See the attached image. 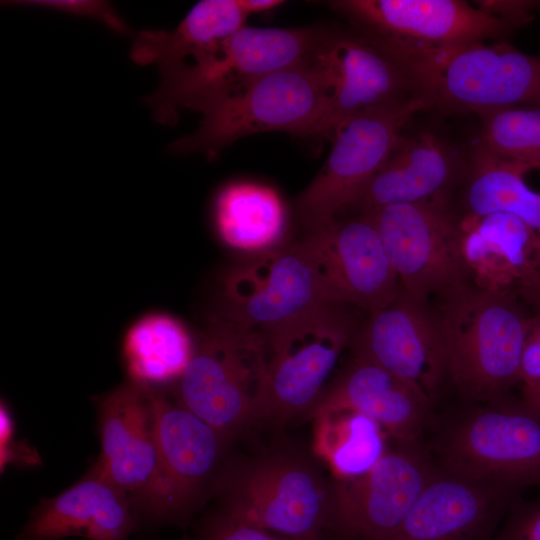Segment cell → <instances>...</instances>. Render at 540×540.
Masks as SVG:
<instances>
[{
	"mask_svg": "<svg viewBox=\"0 0 540 540\" xmlns=\"http://www.w3.org/2000/svg\"><path fill=\"white\" fill-rule=\"evenodd\" d=\"M363 37L397 64L411 94L426 109L484 116L510 107L540 106V56L508 43L437 45Z\"/></svg>",
	"mask_w": 540,
	"mask_h": 540,
	"instance_id": "cell-1",
	"label": "cell"
},
{
	"mask_svg": "<svg viewBox=\"0 0 540 540\" xmlns=\"http://www.w3.org/2000/svg\"><path fill=\"white\" fill-rule=\"evenodd\" d=\"M333 29L244 26L214 52L160 72L147 98L157 121L172 124L182 110L201 112L268 73L313 60Z\"/></svg>",
	"mask_w": 540,
	"mask_h": 540,
	"instance_id": "cell-2",
	"label": "cell"
},
{
	"mask_svg": "<svg viewBox=\"0 0 540 540\" xmlns=\"http://www.w3.org/2000/svg\"><path fill=\"white\" fill-rule=\"evenodd\" d=\"M214 487L220 512L279 536L322 540L332 528L333 484L293 450L276 449L235 460Z\"/></svg>",
	"mask_w": 540,
	"mask_h": 540,
	"instance_id": "cell-3",
	"label": "cell"
},
{
	"mask_svg": "<svg viewBox=\"0 0 540 540\" xmlns=\"http://www.w3.org/2000/svg\"><path fill=\"white\" fill-rule=\"evenodd\" d=\"M268 358L262 331L214 318L195 343L176 385V400L228 442L261 422L268 395Z\"/></svg>",
	"mask_w": 540,
	"mask_h": 540,
	"instance_id": "cell-4",
	"label": "cell"
},
{
	"mask_svg": "<svg viewBox=\"0 0 540 540\" xmlns=\"http://www.w3.org/2000/svg\"><path fill=\"white\" fill-rule=\"evenodd\" d=\"M530 319L509 294L464 285L444 297L437 321L447 375L465 396L494 401L519 382Z\"/></svg>",
	"mask_w": 540,
	"mask_h": 540,
	"instance_id": "cell-5",
	"label": "cell"
},
{
	"mask_svg": "<svg viewBox=\"0 0 540 540\" xmlns=\"http://www.w3.org/2000/svg\"><path fill=\"white\" fill-rule=\"evenodd\" d=\"M318 55L261 76L206 107L198 128L170 149L213 159L236 140L256 133L315 136L327 100V79Z\"/></svg>",
	"mask_w": 540,
	"mask_h": 540,
	"instance_id": "cell-6",
	"label": "cell"
},
{
	"mask_svg": "<svg viewBox=\"0 0 540 540\" xmlns=\"http://www.w3.org/2000/svg\"><path fill=\"white\" fill-rule=\"evenodd\" d=\"M262 332L269 383L261 422L283 427L310 414L356 330L340 305L327 303Z\"/></svg>",
	"mask_w": 540,
	"mask_h": 540,
	"instance_id": "cell-7",
	"label": "cell"
},
{
	"mask_svg": "<svg viewBox=\"0 0 540 540\" xmlns=\"http://www.w3.org/2000/svg\"><path fill=\"white\" fill-rule=\"evenodd\" d=\"M500 399L445 432L436 447L439 466L514 492L540 486V416L523 401Z\"/></svg>",
	"mask_w": 540,
	"mask_h": 540,
	"instance_id": "cell-8",
	"label": "cell"
},
{
	"mask_svg": "<svg viewBox=\"0 0 540 540\" xmlns=\"http://www.w3.org/2000/svg\"><path fill=\"white\" fill-rule=\"evenodd\" d=\"M424 109L425 104L411 95L363 111L339 125L324 166L296 202L310 230L354 205L399 144L406 124Z\"/></svg>",
	"mask_w": 540,
	"mask_h": 540,
	"instance_id": "cell-9",
	"label": "cell"
},
{
	"mask_svg": "<svg viewBox=\"0 0 540 540\" xmlns=\"http://www.w3.org/2000/svg\"><path fill=\"white\" fill-rule=\"evenodd\" d=\"M365 213L379 233L402 293L411 300L424 305L432 294L445 297L467 285L460 223L443 198Z\"/></svg>",
	"mask_w": 540,
	"mask_h": 540,
	"instance_id": "cell-10",
	"label": "cell"
},
{
	"mask_svg": "<svg viewBox=\"0 0 540 540\" xmlns=\"http://www.w3.org/2000/svg\"><path fill=\"white\" fill-rule=\"evenodd\" d=\"M98 432L101 450L91 470L124 491L136 512L170 519L149 388L130 381L100 398Z\"/></svg>",
	"mask_w": 540,
	"mask_h": 540,
	"instance_id": "cell-11",
	"label": "cell"
},
{
	"mask_svg": "<svg viewBox=\"0 0 540 540\" xmlns=\"http://www.w3.org/2000/svg\"><path fill=\"white\" fill-rule=\"evenodd\" d=\"M327 303L373 313L400 293L398 277L370 216L334 219L302 241Z\"/></svg>",
	"mask_w": 540,
	"mask_h": 540,
	"instance_id": "cell-12",
	"label": "cell"
},
{
	"mask_svg": "<svg viewBox=\"0 0 540 540\" xmlns=\"http://www.w3.org/2000/svg\"><path fill=\"white\" fill-rule=\"evenodd\" d=\"M401 443L366 473L333 484L332 530L345 540H386L400 526L437 465L417 445Z\"/></svg>",
	"mask_w": 540,
	"mask_h": 540,
	"instance_id": "cell-13",
	"label": "cell"
},
{
	"mask_svg": "<svg viewBox=\"0 0 540 540\" xmlns=\"http://www.w3.org/2000/svg\"><path fill=\"white\" fill-rule=\"evenodd\" d=\"M221 300V317L260 331L327 304L302 242L265 251L232 269Z\"/></svg>",
	"mask_w": 540,
	"mask_h": 540,
	"instance_id": "cell-14",
	"label": "cell"
},
{
	"mask_svg": "<svg viewBox=\"0 0 540 540\" xmlns=\"http://www.w3.org/2000/svg\"><path fill=\"white\" fill-rule=\"evenodd\" d=\"M329 4L363 36L437 45L504 38L521 26L459 0H337Z\"/></svg>",
	"mask_w": 540,
	"mask_h": 540,
	"instance_id": "cell-15",
	"label": "cell"
},
{
	"mask_svg": "<svg viewBox=\"0 0 540 540\" xmlns=\"http://www.w3.org/2000/svg\"><path fill=\"white\" fill-rule=\"evenodd\" d=\"M355 358L375 363L419 387L431 400L447 375V358L438 321L402 291L370 313L356 331Z\"/></svg>",
	"mask_w": 540,
	"mask_h": 540,
	"instance_id": "cell-16",
	"label": "cell"
},
{
	"mask_svg": "<svg viewBox=\"0 0 540 540\" xmlns=\"http://www.w3.org/2000/svg\"><path fill=\"white\" fill-rule=\"evenodd\" d=\"M318 56L327 100L315 137L331 140L349 118L412 95L397 64L359 33L333 29Z\"/></svg>",
	"mask_w": 540,
	"mask_h": 540,
	"instance_id": "cell-17",
	"label": "cell"
},
{
	"mask_svg": "<svg viewBox=\"0 0 540 540\" xmlns=\"http://www.w3.org/2000/svg\"><path fill=\"white\" fill-rule=\"evenodd\" d=\"M513 494L437 465L400 526L386 540H492Z\"/></svg>",
	"mask_w": 540,
	"mask_h": 540,
	"instance_id": "cell-18",
	"label": "cell"
},
{
	"mask_svg": "<svg viewBox=\"0 0 540 540\" xmlns=\"http://www.w3.org/2000/svg\"><path fill=\"white\" fill-rule=\"evenodd\" d=\"M149 391L170 519H181L212 478L227 441L176 398L169 399L159 389Z\"/></svg>",
	"mask_w": 540,
	"mask_h": 540,
	"instance_id": "cell-19",
	"label": "cell"
},
{
	"mask_svg": "<svg viewBox=\"0 0 540 540\" xmlns=\"http://www.w3.org/2000/svg\"><path fill=\"white\" fill-rule=\"evenodd\" d=\"M467 274L481 290L522 294L540 305L539 236L507 213L467 214L460 222Z\"/></svg>",
	"mask_w": 540,
	"mask_h": 540,
	"instance_id": "cell-20",
	"label": "cell"
},
{
	"mask_svg": "<svg viewBox=\"0 0 540 540\" xmlns=\"http://www.w3.org/2000/svg\"><path fill=\"white\" fill-rule=\"evenodd\" d=\"M336 411L361 413L398 442L417 443L431 418V399L381 366L353 357L326 387L310 415Z\"/></svg>",
	"mask_w": 540,
	"mask_h": 540,
	"instance_id": "cell-21",
	"label": "cell"
},
{
	"mask_svg": "<svg viewBox=\"0 0 540 540\" xmlns=\"http://www.w3.org/2000/svg\"><path fill=\"white\" fill-rule=\"evenodd\" d=\"M136 510L129 496L93 470L72 486L42 499L19 540H128L136 528Z\"/></svg>",
	"mask_w": 540,
	"mask_h": 540,
	"instance_id": "cell-22",
	"label": "cell"
},
{
	"mask_svg": "<svg viewBox=\"0 0 540 540\" xmlns=\"http://www.w3.org/2000/svg\"><path fill=\"white\" fill-rule=\"evenodd\" d=\"M459 168L455 151L430 132L402 136L353 206L362 213L403 203L440 199Z\"/></svg>",
	"mask_w": 540,
	"mask_h": 540,
	"instance_id": "cell-23",
	"label": "cell"
},
{
	"mask_svg": "<svg viewBox=\"0 0 540 540\" xmlns=\"http://www.w3.org/2000/svg\"><path fill=\"white\" fill-rule=\"evenodd\" d=\"M239 0H202L172 30H143L135 38L131 59L157 65L160 72L197 61L217 50L246 26Z\"/></svg>",
	"mask_w": 540,
	"mask_h": 540,
	"instance_id": "cell-24",
	"label": "cell"
},
{
	"mask_svg": "<svg viewBox=\"0 0 540 540\" xmlns=\"http://www.w3.org/2000/svg\"><path fill=\"white\" fill-rule=\"evenodd\" d=\"M214 219L228 246L262 253L274 248L286 228V211L278 193L251 182H234L217 195Z\"/></svg>",
	"mask_w": 540,
	"mask_h": 540,
	"instance_id": "cell-25",
	"label": "cell"
},
{
	"mask_svg": "<svg viewBox=\"0 0 540 540\" xmlns=\"http://www.w3.org/2000/svg\"><path fill=\"white\" fill-rule=\"evenodd\" d=\"M194 351L195 343L186 327L165 314L138 320L126 333L123 346L131 381L154 389L177 383Z\"/></svg>",
	"mask_w": 540,
	"mask_h": 540,
	"instance_id": "cell-26",
	"label": "cell"
},
{
	"mask_svg": "<svg viewBox=\"0 0 540 540\" xmlns=\"http://www.w3.org/2000/svg\"><path fill=\"white\" fill-rule=\"evenodd\" d=\"M532 170L527 164L495 155L478 141L470 160L466 191L468 214H511L540 237V193L524 180Z\"/></svg>",
	"mask_w": 540,
	"mask_h": 540,
	"instance_id": "cell-27",
	"label": "cell"
},
{
	"mask_svg": "<svg viewBox=\"0 0 540 540\" xmlns=\"http://www.w3.org/2000/svg\"><path fill=\"white\" fill-rule=\"evenodd\" d=\"M313 418L315 453L338 479L366 473L386 452L382 428L361 413L326 412Z\"/></svg>",
	"mask_w": 540,
	"mask_h": 540,
	"instance_id": "cell-28",
	"label": "cell"
},
{
	"mask_svg": "<svg viewBox=\"0 0 540 540\" xmlns=\"http://www.w3.org/2000/svg\"><path fill=\"white\" fill-rule=\"evenodd\" d=\"M479 142L502 158L540 170V106H516L482 116Z\"/></svg>",
	"mask_w": 540,
	"mask_h": 540,
	"instance_id": "cell-29",
	"label": "cell"
},
{
	"mask_svg": "<svg viewBox=\"0 0 540 540\" xmlns=\"http://www.w3.org/2000/svg\"><path fill=\"white\" fill-rule=\"evenodd\" d=\"M19 3L97 19L116 33L126 34L130 32L125 21L107 2L94 0H34Z\"/></svg>",
	"mask_w": 540,
	"mask_h": 540,
	"instance_id": "cell-30",
	"label": "cell"
},
{
	"mask_svg": "<svg viewBox=\"0 0 540 540\" xmlns=\"http://www.w3.org/2000/svg\"><path fill=\"white\" fill-rule=\"evenodd\" d=\"M41 463L37 451L25 441L15 438V423L11 411L5 402L0 406V470L9 465L36 466Z\"/></svg>",
	"mask_w": 540,
	"mask_h": 540,
	"instance_id": "cell-31",
	"label": "cell"
},
{
	"mask_svg": "<svg viewBox=\"0 0 540 540\" xmlns=\"http://www.w3.org/2000/svg\"><path fill=\"white\" fill-rule=\"evenodd\" d=\"M201 540H296L276 535L261 528L235 520L218 511L202 528Z\"/></svg>",
	"mask_w": 540,
	"mask_h": 540,
	"instance_id": "cell-32",
	"label": "cell"
},
{
	"mask_svg": "<svg viewBox=\"0 0 540 540\" xmlns=\"http://www.w3.org/2000/svg\"><path fill=\"white\" fill-rule=\"evenodd\" d=\"M492 540H540V499L515 508Z\"/></svg>",
	"mask_w": 540,
	"mask_h": 540,
	"instance_id": "cell-33",
	"label": "cell"
},
{
	"mask_svg": "<svg viewBox=\"0 0 540 540\" xmlns=\"http://www.w3.org/2000/svg\"><path fill=\"white\" fill-rule=\"evenodd\" d=\"M540 378V313L530 319L521 356L519 382L530 383Z\"/></svg>",
	"mask_w": 540,
	"mask_h": 540,
	"instance_id": "cell-34",
	"label": "cell"
},
{
	"mask_svg": "<svg viewBox=\"0 0 540 540\" xmlns=\"http://www.w3.org/2000/svg\"><path fill=\"white\" fill-rule=\"evenodd\" d=\"M478 8L494 16L523 25L532 19L531 12L540 6L537 1H476Z\"/></svg>",
	"mask_w": 540,
	"mask_h": 540,
	"instance_id": "cell-35",
	"label": "cell"
},
{
	"mask_svg": "<svg viewBox=\"0 0 540 540\" xmlns=\"http://www.w3.org/2000/svg\"><path fill=\"white\" fill-rule=\"evenodd\" d=\"M284 3L282 0H239V4L247 16L252 13L269 11Z\"/></svg>",
	"mask_w": 540,
	"mask_h": 540,
	"instance_id": "cell-36",
	"label": "cell"
},
{
	"mask_svg": "<svg viewBox=\"0 0 540 540\" xmlns=\"http://www.w3.org/2000/svg\"><path fill=\"white\" fill-rule=\"evenodd\" d=\"M523 402L540 416V378L523 384Z\"/></svg>",
	"mask_w": 540,
	"mask_h": 540,
	"instance_id": "cell-37",
	"label": "cell"
},
{
	"mask_svg": "<svg viewBox=\"0 0 540 540\" xmlns=\"http://www.w3.org/2000/svg\"><path fill=\"white\" fill-rule=\"evenodd\" d=\"M537 262L540 267V237H539L538 245H537Z\"/></svg>",
	"mask_w": 540,
	"mask_h": 540,
	"instance_id": "cell-38",
	"label": "cell"
}]
</instances>
